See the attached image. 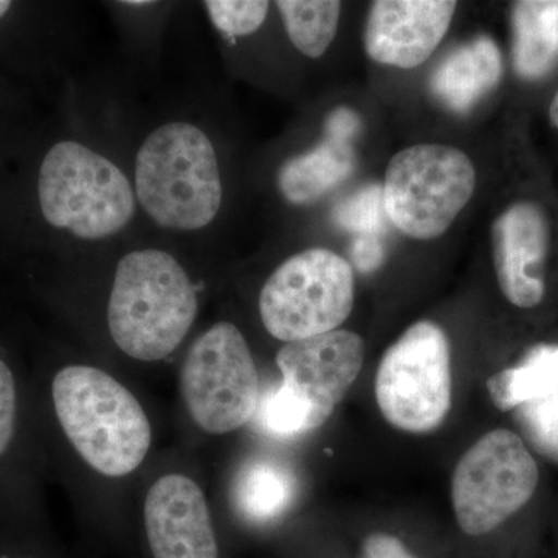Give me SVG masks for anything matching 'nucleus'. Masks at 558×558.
I'll list each match as a JSON object with an SVG mask.
<instances>
[{"mask_svg": "<svg viewBox=\"0 0 558 558\" xmlns=\"http://www.w3.org/2000/svg\"><path fill=\"white\" fill-rule=\"evenodd\" d=\"M255 417L258 427L275 438H293L319 427L310 400L284 381L259 399Z\"/></svg>", "mask_w": 558, "mask_h": 558, "instance_id": "20", "label": "nucleus"}, {"mask_svg": "<svg viewBox=\"0 0 558 558\" xmlns=\"http://www.w3.org/2000/svg\"><path fill=\"white\" fill-rule=\"evenodd\" d=\"M512 61L524 80L545 76L558 61V0H521L512 5Z\"/></svg>", "mask_w": 558, "mask_h": 558, "instance_id": "16", "label": "nucleus"}, {"mask_svg": "<svg viewBox=\"0 0 558 558\" xmlns=\"http://www.w3.org/2000/svg\"><path fill=\"white\" fill-rule=\"evenodd\" d=\"M538 468L517 433L497 428L459 459L451 501L459 527L472 537L490 534L534 497Z\"/></svg>", "mask_w": 558, "mask_h": 558, "instance_id": "8", "label": "nucleus"}, {"mask_svg": "<svg viewBox=\"0 0 558 558\" xmlns=\"http://www.w3.org/2000/svg\"><path fill=\"white\" fill-rule=\"evenodd\" d=\"M492 402L501 411H512L539 402L558 392V347L538 344L520 365L506 368L487 380Z\"/></svg>", "mask_w": 558, "mask_h": 558, "instance_id": "18", "label": "nucleus"}, {"mask_svg": "<svg viewBox=\"0 0 558 558\" xmlns=\"http://www.w3.org/2000/svg\"><path fill=\"white\" fill-rule=\"evenodd\" d=\"M16 384L10 366L0 359V457L9 450L16 425Z\"/></svg>", "mask_w": 558, "mask_h": 558, "instance_id": "24", "label": "nucleus"}, {"mask_svg": "<svg viewBox=\"0 0 558 558\" xmlns=\"http://www.w3.org/2000/svg\"><path fill=\"white\" fill-rule=\"evenodd\" d=\"M502 58L497 44L478 36L457 47L432 76L436 98L454 112H468L498 86Z\"/></svg>", "mask_w": 558, "mask_h": 558, "instance_id": "14", "label": "nucleus"}, {"mask_svg": "<svg viewBox=\"0 0 558 558\" xmlns=\"http://www.w3.org/2000/svg\"><path fill=\"white\" fill-rule=\"evenodd\" d=\"M182 392L204 432L226 435L244 427L259 405V377L244 336L216 323L194 341L182 368Z\"/></svg>", "mask_w": 558, "mask_h": 558, "instance_id": "9", "label": "nucleus"}, {"mask_svg": "<svg viewBox=\"0 0 558 558\" xmlns=\"http://www.w3.org/2000/svg\"><path fill=\"white\" fill-rule=\"evenodd\" d=\"M135 196L161 229L208 227L222 205L218 154L208 135L186 121L150 132L135 157Z\"/></svg>", "mask_w": 558, "mask_h": 558, "instance_id": "2", "label": "nucleus"}, {"mask_svg": "<svg viewBox=\"0 0 558 558\" xmlns=\"http://www.w3.org/2000/svg\"><path fill=\"white\" fill-rule=\"evenodd\" d=\"M38 201L51 227L87 241L120 233L135 213L134 189L124 172L72 140L58 142L44 157Z\"/></svg>", "mask_w": 558, "mask_h": 558, "instance_id": "4", "label": "nucleus"}, {"mask_svg": "<svg viewBox=\"0 0 558 558\" xmlns=\"http://www.w3.org/2000/svg\"><path fill=\"white\" fill-rule=\"evenodd\" d=\"M51 396L65 436L92 469L117 478L145 461L148 416L130 389L108 373L68 366L54 376Z\"/></svg>", "mask_w": 558, "mask_h": 558, "instance_id": "3", "label": "nucleus"}, {"mask_svg": "<svg viewBox=\"0 0 558 558\" xmlns=\"http://www.w3.org/2000/svg\"><path fill=\"white\" fill-rule=\"evenodd\" d=\"M145 524L154 558H218L207 499L183 475L161 476L149 488Z\"/></svg>", "mask_w": 558, "mask_h": 558, "instance_id": "12", "label": "nucleus"}, {"mask_svg": "<svg viewBox=\"0 0 558 558\" xmlns=\"http://www.w3.org/2000/svg\"><path fill=\"white\" fill-rule=\"evenodd\" d=\"M376 400L400 432L425 435L444 424L451 407V355L440 326L414 323L388 348L377 369Z\"/></svg>", "mask_w": 558, "mask_h": 558, "instance_id": "7", "label": "nucleus"}, {"mask_svg": "<svg viewBox=\"0 0 558 558\" xmlns=\"http://www.w3.org/2000/svg\"><path fill=\"white\" fill-rule=\"evenodd\" d=\"M363 558H416L395 535L373 534L362 546Z\"/></svg>", "mask_w": 558, "mask_h": 558, "instance_id": "26", "label": "nucleus"}, {"mask_svg": "<svg viewBox=\"0 0 558 558\" xmlns=\"http://www.w3.org/2000/svg\"><path fill=\"white\" fill-rule=\"evenodd\" d=\"M451 0H377L365 27L371 60L399 69L424 64L446 38L457 13Z\"/></svg>", "mask_w": 558, "mask_h": 558, "instance_id": "11", "label": "nucleus"}, {"mask_svg": "<svg viewBox=\"0 0 558 558\" xmlns=\"http://www.w3.org/2000/svg\"><path fill=\"white\" fill-rule=\"evenodd\" d=\"M476 172L468 154L453 146L421 143L388 163L384 204L388 219L407 236H442L472 199Z\"/></svg>", "mask_w": 558, "mask_h": 558, "instance_id": "5", "label": "nucleus"}, {"mask_svg": "<svg viewBox=\"0 0 558 558\" xmlns=\"http://www.w3.org/2000/svg\"><path fill=\"white\" fill-rule=\"evenodd\" d=\"M11 10V2H7V0H0V20L5 16L7 13Z\"/></svg>", "mask_w": 558, "mask_h": 558, "instance_id": "29", "label": "nucleus"}, {"mask_svg": "<svg viewBox=\"0 0 558 558\" xmlns=\"http://www.w3.org/2000/svg\"><path fill=\"white\" fill-rule=\"evenodd\" d=\"M275 5L293 46L306 57H323L336 38L341 3L336 0H278Z\"/></svg>", "mask_w": 558, "mask_h": 558, "instance_id": "19", "label": "nucleus"}, {"mask_svg": "<svg viewBox=\"0 0 558 558\" xmlns=\"http://www.w3.org/2000/svg\"><path fill=\"white\" fill-rule=\"evenodd\" d=\"M549 120L550 123H553V126L557 128L558 130V90L556 97H554L553 101H550Z\"/></svg>", "mask_w": 558, "mask_h": 558, "instance_id": "28", "label": "nucleus"}, {"mask_svg": "<svg viewBox=\"0 0 558 558\" xmlns=\"http://www.w3.org/2000/svg\"><path fill=\"white\" fill-rule=\"evenodd\" d=\"M351 256L362 274H369L384 263L385 247L376 236H362L352 245Z\"/></svg>", "mask_w": 558, "mask_h": 558, "instance_id": "25", "label": "nucleus"}, {"mask_svg": "<svg viewBox=\"0 0 558 558\" xmlns=\"http://www.w3.org/2000/svg\"><path fill=\"white\" fill-rule=\"evenodd\" d=\"M352 143L326 135L315 148L282 165L278 186L290 204L307 205L322 199L354 171Z\"/></svg>", "mask_w": 558, "mask_h": 558, "instance_id": "15", "label": "nucleus"}, {"mask_svg": "<svg viewBox=\"0 0 558 558\" xmlns=\"http://www.w3.org/2000/svg\"><path fill=\"white\" fill-rule=\"evenodd\" d=\"M363 360L362 337L337 329L286 343L278 351L277 365L282 381L310 400L322 427L357 380Z\"/></svg>", "mask_w": 558, "mask_h": 558, "instance_id": "10", "label": "nucleus"}, {"mask_svg": "<svg viewBox=\"0 0 558 558\" xmlns=\"http://www.w3.org/2000/svg\"><path fill=\"white\" fill-rule=\"evenodd\" d=\"M495 274L506 299L521 310L545 296L543 266L549 248V226L537 204L520 202L498 216L492 227Z\"/></svg>", "mask_w": 558, "mask_h": 558, "instance_id": "13", "label": "nucleus"}, {"mask_svg": "<svg viewBox=\"0 0 558 558\" xmlns=\"http://www.w3.org/2000/svg\"><path fill=\"white\" fill-rule=\"evenodd\" d=\"M199 311L196 288L171 253L135 250L117 264L108 306L110 336L140 362L168 357Z\"/></svg>", "mask_w": 558, "mask_h": 558, "instance_id": "1", "label": "nucleus"}, {"mask_svg": "<svg viewBox=\"0 0 558 558\" xmlns=\"http://www.w3.org/2000/svg\"><path fill=\"white\" fill-rule=\"evenodd\" d=\"M384 189L369 185L357 191L354 196L341 202L336 211V220L340 227L362 236H376L385 227Z\"/></svg>", "mask_w": 558, "mask_h": 558, "instance_id": "22", "label": "nucleus"}, {"mask_svg": "<svg viewBox=\"0 0 558 558\" xmlns=\"http://www.w3.org/2000/svg\"><path fill=\"white\" fill-rule=\"evenodd\" d=\"M520 424L545 457L558 462V392L539 402L520 407Z\"/></svg>", "mask_w": 558, "mask_h": 558, "instance_id": "23", "label": "nucleus"}, {"mask_svg": "<svg viewBox=\"0 0 558 558\" xmlns=\"http://www.w3.org/2000/svg\"><path fill=\"white\" fill-rule=\"evenodd\" d=\"M355 301L354 270L328 248H310L286 259L259 295L264 328L290 343L337 330Z\"/></svg>", "mask_w": 558, "mask_h": 558, "instance_id": "6", "label": "nucleus"}, {"mask_svg": "<svg viewBox=\"0 0 558 558\" xmlns=\"http://www.w3.org/2000/svg\"><path fill=\"white\" fill-rule=\"evenodd\" d=\"M360 117L354 110L349 108H339L329 113L325 121V134L330 137L339 138L341 142L352 143V138L359 134Z\"/></svg>", "mask_w": 558, "mask_h": 558, "instance_id": "27", "label": "nucleus"}, {"mask_svg": "<svg viewBox=\"0 0 558 558\" xmlns=\"http://www.w3.org/2000/svg\"><path fill=\"white\" fill-rule=\"evenodd\" d=\"M292 472L271 459H253L234 480L233 506L245 520L267 523L281 517L295 498Z\"/></svg>", "mask_w": 558, "mask_h": 558, "instance_id": "17", "label": "nucleus"}, {"mask_svg": "<svg viewBox=\"0 0 558 558\" xmlns=\"http://www.w3.org/2000/svg\"><path fill=\"white\" fill-rule=\"evenodd\" d=\"M204 5L215 27L230 39L259 31L270 9L269 2L260 0H209Z\"/></svg>", "mask_w": 558, "mask_h": 558, "instance_id": "21", "label": "nucleus"}, {"mask_svg": "<svg viewBox=\"0 0 558 558\" xmlns=\"http://www.w3.org/2000/svg\"><path fill=\"white\" fill-rule=\"evenodd\" d=\"M150 2H124V5H149Z\"/></svg>", "mask_w": 558, "mask_h": 558, "instance_id": "30", "label": "nucleus"}]
</instances>
